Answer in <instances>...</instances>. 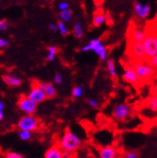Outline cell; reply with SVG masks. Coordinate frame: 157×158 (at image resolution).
Here are the masks:
<instances>
[{
    "label": "cell",
    "instance_id": "cell-1",
    "mask_svg": "<svg viewBox=\"0 0 157 158\" xmlns=\"http://www.w3.org/2000/svg\"><path fill=\"white\" fill-rule=\"evenodd\" d=\"M146 38L143 41L147 58L150 59L157 54V18L145 26Z\"/></svg>",
    "mask_w": 157,
    "mask_h": 158
},
{
    "label": "cell",
    "instance_id": "cell-2",
    "mask_svg": "<svg viewBox=\"0 0 157 158\" xmlns=\"http://www.w3.org/2000/svg\"><path fill=\"white\" fill-rule=\"evenodd\" d=\"M82 143H83L82 139L76 133L72 132L69 129H67L61 136L58 145L62 148L64 152L66 151L76 152L82 146Z\"/></svg>",
    "mask_w": 157,
    "mask_h": 158
},
{
    "label": "cell",
    "instance_id": "cell-3",
    "mask_svg": "<svg viewBox=\"0 0 157 158\" xmlns=\"http://www.w3.org/2000/svg\"><path fill=\"white\" fill-rule=\"evenodd\" d=\"M80 50L81 52H88V51L95 52L98 56L99 60L102 62H104L107 57V49L100 39L91 40L87 44H85L81 47Z\"/></svg>",
    "mask_w": 157,
    "mask_h": 158
},
{
    "label": "cell",
    "instance_id": "cell-4",
    "mask_svg": "<svg viewBox=\"0 0 157 158\" xmlns=\"http://www.w3.org/2000/svg\"><path fill=\"white\" fill-rule=\"evenodd\" d=\"M132 68L135 69V72L137 73L141 81L150 79L155 73V69L148 63L147 60L133 62Z\"/></svg>",
    "mask_w": 157,
    "mask_h": 158
},
{
    "label": "cell",
    "instance_id": "cell-5",
    "mask_svg": "<svg viewBox=\"0 0 157 158\" xmlns=\"http://www.w3.org/2000/svg\"><path fill=\"white\" fill-rule=\"evenodd\" d=\"M127 53L133 60V62L147 60L143 43L141 42L127 41Z\"/></svg>",
    "mask_w": 157,
    "mask_h": 158
},
{
    "label": "cell",
    "instance_id": "cell-6",
    "mask_svg": "<svg viewBox=\"0 0 157 158\" xmlns=\"http://www.w3.org/2000/svg\"><path fill=\"white\" fill-rule=\"evenodd\" d=\"M39 125H40V122L34 115L22 116L17 124L19 130H27L31 132L36 131L39 128Z\"/></svg>",
    "mask_w": 157,
    "mask_h": 158
},
{
    "label": "cell",
    "instance_id": "cell-7",
    "mask_svg": "<svg viewBox=\"0 0 157 158\" xmlns=\"http://www.w3.org/2000/svg\"><path fill=\"white\" fill-rule=\"evenodd\" d=\"M18 106L20 111L25 115H34L37 111L38 103L28 96H20L18 100Z\"/></svg>",
    "mask_w": 157,
    "mask_h": 158
},
{
    "label": "cell",
    "instance_id": "cell-8",
    "mask_svg": "<svg viewBox=\"0 0 157 158\" xmlns=\"http://www.w3.org/2000/svg\"><path fill=\"white\" fill-rule=\"evenodd\" d=\"M132 113L131 107L126 103L117 104L112 111V117L117 122H124L130 117Z\"/></svg>",
    "mask_w": 157,
    "mask_h": 158
},
{
    "label": "cell",
    "instance_id": "cell-9",
    "mask_svg": "<svg viewBox=\"0 0 157 158\" xmlns=\"http://www.w3.org/2000/svg\"><path fill=\"white\" fill-rule=\"evenodd\" d=\"M27 96L34 100L37 103H41V102H43L46 98V94L45 93L43 92V88L40 86L39 84V81H34L32 83V86H31V89H30V92Z\"/></svg>",
    "mask_w": 157,
    "mask_h": 158
},
{
    "label": "cell",
    "instance_id": "cell-10",
    "mask_svg": "<svg viewBox=\"0 0 157 158\" xmlns=\"http://www.w3.org/2000/svg\"><path fill=\"white\" fill-rule=\"evenodd\" d=\"M146 38V29L145 27H139V26H134L131 25L128 29L127 33V41H135V42H141L143 43V41Z\"/></svg>",
    "mask_w": 157,
    "mask_h": 158
},
{
    "label": "cell",
    "instance_id": "cell-11",
    "mask_svg": "<svg viewBox=\"0 0 157 158\" xmlns=\"http://www.w3.org/2000/svg\"><path fill=\"white\" fill-rule=\"evenodd\" d=\"M119 152L115 146L106 145L98 148V158H118Z\"/></svg>",
    "mask_w": 157,
    "mask_h": 158
},
{
    "label": "cell",
    "instance_id": "cell-12",
    "mask_svg": "<svg viewBox=\"0 0 157 158\" xmlns=\"http://www.w3.org/2000/svg\"><path fill=\"white\" fill-rule=\"evenodd\" d=\"M122 79L125 82L130 83V84H138L139 82H141V79L139 78L137 73L135 72V69L132 68V66H127L124 69Z\"/></svg>",
    "mask_w": 157,
    "mask_h": 158
},
{
    "label": "cell",
    "instance_id": "cell-13",
    "mask_svg": "<svg viewBox=\"0 0 157 158\" xmlns=\"http://www.w3.org/2000/svg\"><path fill=\"white\" fill-rule=\"evenodd\" d=\"M134 12L139 19H146L150 15L151 5L150 4H143L141 2H136L134 5Z\"/></svg>",
    "mask_w": 157,
    "mask_h": 158
},
{
    "label": "cell",
    "instance_id": "cell-14",
    "mask_svg": "<svg viewBox=\"0 0 157 158\" xmlns=\"http://www.w3.org/2000/svg\"><path fill=\"white\" fill-rule=\"evenodd\" d=\"M44 158H64V151L59 145H54L46 149Z\"/></svg>",
    "mask_w": 157,
    "mask_h": 158
},
{
    "label": "cell",
    "instance_id": "cell-15",
    "mask_svg": "<svg viewBox=\"0 0 157 158\" xmlns=\"http://www.w3.org/2000/svg\"><path fill=\"white\" fill-rule=\"evenodd\" d=\"M2 80L6 85L9 87H13V88H17V87H19L22 84V80L19 76H15L11 73H5L2 76Z\"/></svg>",
    "mask_w": 157,
    "mask_h": 158
},
{
    "label": "cell",
    "instance_id": "cell-16",
    "mask_svg": "<svg viewBox=\"0 0 157 158\" xmlns=\"http://www.w3.org/2000/svg\"><path fill=\"white\" fill-rule=\"evenodd\" d=\"M39 84L43 88V92L46 94V98H54L57 96V90L54 87L52 83L49 82H43V81H39Z\"/></svg>",
    "mask_w": 157,
    "mask_h": 158
},
{
    "label": "cell",
    "instance_id": "cell-17",
    "mask_svg": "<svg viewBox=\"0 0 157 158\" xmlns=\"http://www.w3.org/2000/svg\"><path fill=\"white\" fill-rule=\"evenodd\" d=\"M106 19V15L103 13L102 10L98 9L95 14H93V27H99L103 24V22Z\"/></svg>",
    "mask_w": 157,
    "mask_h": 158
},
{
    "label": "cell",
    "instance_id": "cell-18",
    "mask_svg": "<svg viewBox=\"0 0 157 158\" xmlns=\"http://www.w3.org/2000/svg\"><path fill=\"white\" fill-rule=\"evenodd\" d=\"M72 15H73V13L70 9H67V10H63V11H60V14H59V17H60V20L64 21V22H69L70 20L72 19Z\"/></svg>",
    "mask_w": 157,
    "mask_h": 158
},
{
    "label": "cell",
    "instance_id": "cell-19",
    "mask_svg": "<svg viewBox=\"0 0 157 158\" xmlns=\"http://www.w3.org/2000/svg\"><path fill=\"white\" fill-rule=\"evenodd\" d=\"M58 53V47L56 45H49L48 48V55H46V60L48 62H53L56 58Z\"/></svg>",
    "mask_w": 157,
    "mask_h": 158
},
{
    "label": "cell",
    "instance_id": "cell-20",
    "mask_svg": "<svg viewBox=\"0 0 157 158\" xmlns=\"http://www.w3.org/2000/svg\"><path fill=\"white\" fill-rule=\"evenodd\" d=\"M107 70H108V73H109V74L111 77L116 78L118 76L116 64H115V61L113 59H109L107 61Z\"/></svg>",
    "mask_w": 157,
    "mask_h": 158
},
{
    "label": "cell",
    "instance_id": "cell-21",
    "mask_svg": "<svg viewBox=\"0 0 157 158\" xmlns=\"http://www.w3.org/2000/svg\"><path fill=\"white\" fill-rule=\"evenodd\" d=\"M73 35L77 39H81L84 36V29H83L81 22L76 21L74 23V25H73Z\"/></svg>",
    "mask_w": 157,
    "mask_h": 158
},
{
    "label": "cell",
    "instance_id": "cell-22",
    "mask_svg": "<svg viewBox=\"0 0 157 158\" xmlns=\"http://www.w3.org/2000/svg\"><path fill=\"white\" fill-rule=\"evenodd\" d=\"M147 105L148 109H151L153 112H157V96H152L148 98L147 101Z\"/></svg>",
    "mask_w": 157,
    "mask_h": 158
},
{
    "label": "cell",
    "instance_id": "cell-23",
    "mask_svg": "<svg viewBox=\"0 0 157 158\" xmlns=\"http://www.w3.org/2000/svg\"><path fill=\"white\" fill-rule=\"evenodd\" d=\"M57 25H58V31H59L60 34L62 36H67L68 34V29L67 27L66 22L62 21V20H59L57 22Z\"/></svg>",
    "mask_w": 157,
    "mask_h": 158
},
{
    "label": "cell",
    "instance_id": "cell-24",
    "mask_svg": "<svg viewBox=\"0 0 157 158\" xmlns=\"http://www.w3.org/2000/svg\"><path fill=\"white\" fill-rule=\"evenodd\" d=\"M84 94V89L82 86H75L72 91V96L74 98H79L83 96Z\"/></svg>",
    "mask_w": 157,
    "mask_h": 158
},
{
    "label": "cell",
    "instance_id": "cell-25",
    "mask_svg": "<svg viewBox=\"0 0 157 158\" xmlns=\"http://www.w3.org/2000/svg\"><path fill=\"white\" fill-rule=\"evenodd\" d=\"M19 137L22 141H29L32 139V132L27 130H19Z\"/></svg>",
    "mask_w": 157,
    "mask_h": 158
},
{
    "label": "cell",
    "instance_id": "cell-26",
    "mask_svg": "<svg viewBox=\"0 0 157 158\" xmlns=\"http://www.w3.org/2000/svg\"><path fill=\"white\" fill-rule=\"evenodd\" d=\"M87 103H88V105H89L91 108H93V109H97V108H98V106H99L98 101H97L96 98H89L87 99Z\"/></svg>",
    "mask_w": 157,
    "mask_h": 158
},
{
    "label": "cell",
    "instance_id": "cell-27",
    "mask_svg": "<svg viewBox=\"0 0 157 158\" xmlns=\"http://www.w3.org/2000/svg\"><path fill=\"white\" fill-rule=\"evenodd\" d=\"M122 158H140V155L135 151H128L123 154Z\"/></svg>",
    "mask_w": 157,
    "mask_h": 158
},
{
    "label": "cell",
    "instance_id": "cell-28",
    "mask_svg": "<svg viewBox=\"0 0 157 158\" xmlns=\"http://www.w3.org/2000/svg\"><path fill=\"white\" fill-rule=\"evenodd\" d=\"M63 80H64V77H63L62 73H56L54 75V78H53V81H54V84L56 85H61L63 83Z\"/></svg>",
    "mask_w": 157,
    "mask_h": 158
},
{
    "label": "cell",
    "instance_id": "cell-29",
    "mask_svg": "<svg viewBox=\"0 0 157 158\" xmlns=\"http://www.w3.org/2000/svg\"><path fill=\"white\" fill-rule=\"evenodd\" d=\"M4 158H24V156H23L21 153L11 152H7L4 156Z\"/></svg>",
    "mask_w": 157,
    "mask_h": 158
},
{
    "label": "cell",
    "instance_id": "cell-30",
    "mask_svg": "<svg viewBox=\"0 0 157 158\" xmlns=\"http://www.w3.org/2000/svg\"><path fill=\"white\" fill-rule=\"evenodd\" d=\"M9 28V23L5 19H0V31H5Z\"/></svg>",
    "mask_w": 157,
    "mask_h": 158
},
{
    "label": "cell",
    "instance_id": "cell-31",
    "mask_svg": "<svg viewBox=\"0 0 157 158\" xmlns=\"http://www.w3.org/2000/svg\"><path fill=\"white\" fill-rule=\"evenodd\" d=\"M147 61H148V63L156 69H157V54L156 55H154V56H152L151 58H150V59H147Z\"/></svg>",
    "mask_w": 157,
    "mask_h": 158
},
{
    "label": "cell",
    "instance_id": "cell-32",
    "mask_svg": "<svg viewBox=\"0 0 157 158\" xmlns=\"http://www.w3.org/2000/svg\"><path fill=\"white\" fill-rule=\"evenodd\" d=\"M58 8L60 11H63V10H67V9H69V4L66 1H62L59 3L58 5Z\"/></svg>",
    "mask_w": 157,
    "mask_h": 158
},
{
    "label": "cell",
    "instance_id": "cell-33",
    "mask_svg": "<svg viewBox=\"0 0 157 158\" xmlns=\"http://www.w3.org/2000/svg\"><path fill=\"white\" fill-rule=\"evenodd\" d=\"M9 45V41L4 38H0V48H5Z\"/></svg>",
    "mask_w": 157,
    "mask_h": 158
},
{
    "label": "cell",
    "instance_id": "cell-34",
    "mask_svg": "<svg viewBox=\"0 0 157 158\" xmlns=\"http://www.w3.org/2000/svg\"><path fill=\"white\" fill-rule=\"evenodd\" d=\"M4 107H5L4 102L0 101V121H2L4 118Z\"/></svg>",
    "mask_w": 157,
    "mask_h": 158
},
{
    "label": "cell",
    "instance_id": "cell-35",
    "mask_svg": "<svg viewBox=\"0 0 157 158\" xmlns=\"http://www.w3.org/2000/svg\"><path fill=\"white\" fill-rule=\"evenodd\" d=\"M75 152H70V151H66L64 152V158H73V154Z\"/></svg>",
    "mask_w": 157,
    "mask_h": 158
},
{
    "label": "cell",
    "instance_id": "cell-36",
    "mask_svg": "<svg viewBox=\"0 0 157 158\" xmlns=\"http://www.w3.org/2000/svg\"><path fill=\"white\" fill-rule=\"evenodd\" d=\"M48 28L50 31H52V32H56V31L58 30V25L55 24V23H49Z\"/></svg>",
    "mask_w": 157,
    "mask_h": 158
},
{
    "label": "cell",
    "instance_id": "cell-37",
    "mask_svg": "<svg viewBox=\"0 0 157 158\" xmlns=\"http://www.w3.org/2000/svg\"><path fill=\"white\" fill-rule=\"evenodd\" d=\"M93 3H95V5L97 7H100L104 3V0H93Z\"/></svg>",
    "mask_w": 157,
    "mask_h": 158
}]
</instances>
